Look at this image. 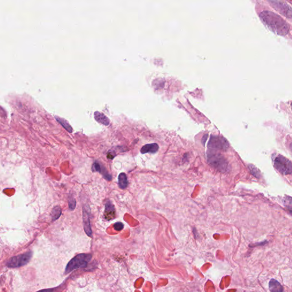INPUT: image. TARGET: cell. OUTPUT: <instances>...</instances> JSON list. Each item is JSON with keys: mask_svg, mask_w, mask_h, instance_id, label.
Wrapping results in <instances>:
<instances>
[{"mask_svg": "<svg viewBox=\"0 0 292 292\" xmlns=\"http://www.w3.org/2000/svg\"><path fill=\"white\" fill-rule=\"evenodd\" d=\"M260 19L269 29L279 35H287L289 30V26L279 15L271 11L265 10L260 14Z\"/></svg>", "mask_w": 292, "mask_h": 292, "instance_id": "obj_1", "label": "cell"}, {"mask_svg": "<svg viewBox=\"0 0 292 292\" xmlns=\"http://www.w3.org/2000/svg\"><path fill=\"white\" fill-rule=\"evenodd\" d=\"M92 256L91 254H79L72 259L65 269V274H68L79 268L86 267L88 263L90 261Z\"/></svg>", "mask_w": 292, "mask_h": 292, "instance_id": "obj_2", "label": "cell"}, {"mask_svg": "<svg viewBox=\"0 0 292 292\" xmlns=\"http://www.w3.org/2000/svg\"><path fill=\"white\" fill-rule=\"evenodd\" d=\"M207 162L212 167L216 169L225 173L228 170V163L222 155L220 153L210 151L207 153Z\"/></svg>", "mask_w": 292, "mask_h": 292, "instance_id": "obj_3", "label": "cell"}, {"mask_svg": "<svg viewBox=\"0 0 292 292\" xmlns=\"http://www.w3.org/2000/svg\"><path fill=\"white\" fill-rule=\"evenodd\" d=\"M274 166L283 175H287L292 173V163L288 159L279 155L274 158Z\"/></svg>", "mask_w": 292, "mask_h": 292, "instance_id": "obj_4", "label": "cell"}, {"mask_svg": "<svg viewBox=\"0 0 292 292\" xmlns=\"http://www.w3.org/2000/svg\"><path fill=\"white\" fill-rule=\"evenodd\" d=\"M32 257V252H29L14 256L10 259L6 263L9 268H18L26 265Z\"/></svg>", "mask_w": 292, "mask_h": 292, "instance_id": "obj_5", "label": "cell"}, {"mask_svg": "<svg viewBox=\"0 0 292 292\" xmlns=\"http://www.w3.org/2000/svg\"><path fill=\"white\" fill-rule=\"evenodd\" d=\"M208 147L209 149H213L226 151L229 148V143L223 137L212 135L208 144Z\"/></svg>", "mask_w": 292, "mask_h": 292, "instance_id": "obj_6", "label": "cell"}, {"mask_svg": "<svg viewBox=\"0 0 292 292\" xmlns=\"http://www.w3.org/2000/svg\"><path fill=\"white\" fill-rule=\"evenodd\" d=\"M269 2L280 14L285 17L292 18V8L287 3L280 1H269Z\"/></svg>", "mask_w": 292, "mask_h": 292, "instance_id": "obj_7", "label": "cell"}, {"mask_svg": "<svg viewBox=\"0 0 292 292\" xmlns=\"http://www.w3.org/2000/svg\"><path fill=\"white\" fill-rule=\"evenodd\" d=\"M90 208L88 205L84 206L83 208V222L84 230L87 235L91 237L92 235V232L91 230V224H90Z\"/></svg>", "mask_w": 292, "mask_h": 292, "instance_id": "obj_8", "label": "cell"}, {"mask_svg": "<svg viewBox=\"0 0 292 292\" xmlns=\"http://www.w3.org/2000/svg\"><path fill=\"white\" fill-rule=\"evenodd\" d=\"M115 216V206L111 203L110 201H108L106 203L104 217L106 220L109 221L114 219Z\"/></svg>", "mask_w": 292, "mask_h": 292, "instance_id": "obj_9", "label": "cell"}, {"mask_svg": "<svg viewBox=\"0 0 292 292\" xmlns=\"http://www.w3.org/2000/svg\"><path fill=\"white\" fill-rule=\"evenodd\" d=\"M269 289L270 292H284V287L276 280L272 278L269 283Z\"/></svg>", "mask_w": 292, "mask_h": 292, "instance_id": "obj_10", "label": "cell"}, {"mask_svg": "<svg viewBox=\"0 0 292 292\" xmlns=\"http://www.w3.org/2000/svg\"><path fill=\"white\" fill-rule=\"evenodd\" d=\"M159 149V146L157 143L147 144L144 145L141 149V153H156Z\"/></svg>", "mask_w": 292, "mask_h": 292, "instance_id": "obj_11", "label": "cell"}, {"mask_svg": "<svg viewBox=\"0 0 292 292\" xmlns=\"http://www.w3.org/2000/svg\"><path fill=\"white\" fill-rule=\"evenodd\" d=\"M94 118L98 122L105 126H108L110 124L109 118L103 114L96 111L94 113Z\"/></svg>", "mask_w": 292, "mask_h": 292, "instance_id": "obj_12", "label": "cell"}, {"mask_svg": "<svg viewBox=\"0 0 292 292\" xmlns=\"http://www.w3.org/2000/svg\"><path fill=\"white\" fill-rule=\"evenodd\" d=\"M118 184L119 187L124 190L128 186V180L127 177L125 173H120L118 176Z\"/></svg>", "mask_w": 292, "mask_h": 292, "instance_id": "obj_13", "label": "cell"}, {"mask_svg": "<svg viewBox=\"0 0 292 292\" xmlns=\"http://www.w3.org/2000/svg\"><path fill=\"white\" fill-rule=\"evenodd\" d=\"M61 213H62V210L59 206H56L54 208H53L51 213L52 220H57L61 215Z\"/></svg>", "mask_w": 292, "mask_h": 292, "instance_id": "obj_14", "label": "cell"}, {"mask_svg": "<svg viewBox=\"0 0 292 292\" xmlns=\"http://www.w3.org/2000/svg\"><path fill=\"white\" fill-rule=\"evenodd\" d=\"M55 118H56V120H57L58 122L62 125L63 127L65 128V129L66 130H67L68 132H69L70 133L72 132V126L69 125V123L67 122L66 120L63 119L62 118H59L57 116H55Z\"/></svg>", "mask_w": 292, "mask_h": 292, "instance_id": "obj_15", "label": "cell"}, {"mask_svg": "<svg viewBox=\"0 0 292 292\" xmlns=\"http://www.w3.org/2000/svg\"><path fill=\"white\" fill-rule=\"evenodd\" d=\"M284 205L287 208L288 211L292 215V198L287 196L284 200Z\"/></svg>", "mask_w": 292, "mask_h": 292, "instance_id": "obj_16", "label": "cell"}, {"mask_svg": "<svg viewBox=\"0 0 292 292\" xmlns=\"http://www.w3.org/2000/svg\"><path fill=\"white\" fill-rule=\"evenodd\" d=\"M250 172L254 176H255L257 178H259L260 177V173L259 171V169L256 167L254 166L252 164H249L248 166Z\"/></svg>", "mask_w": 292, "mask_h": 292, "instance_id": "obj_17", "label": "cell"}, {"mask_svg": "<svg viewBox=\"0 0 292 292\" xmlns=\"http://www.w3.org/2000/svg\"><path fill=\"white\" fill-rule=\"evenodd\" d=\"M76 206V201L72 196L69 197V208L70 211H73Z\"/></svg>", "mask_w": 292, "mask_h": 292, "instance_id": "obj_18", "label": "cell"}, {"mask_svg": "<svg viewBox=\"0 0 292 292\" xmlns=\"http://www.w3.org/2000/svg\"><path fill=\"white\" fill-rule=\"evenodd\" d=\"M103 167V166H102L100 163H98V162H95L92 165V169L94 172H98L101 173Z\"/></svg>", "mask_w": 292, "mask_h": 292, "instance_id": "obj_19", "label": "cell"}, {"mask_svg": "<svg viewBox=\"0 0 292 292\" xmlns=\"http://www.w3.org/2000/svg\"><path fill=\"white\" fill-rule=\"evenodd\" d=\"M124 225L121 222H117L114 224V228L117 231H120L123 229Z\"/></svg>", "mask_w": 292, "mask_h": 292, "instance_id": "obj_20", "label": "cell"}, {"mask_svg": "<svg viewBox=\"0 0 292 292\" xmlns=\"http://www.w3.org/2000/svg\"><path fill=\"white\" fill-rule=\"evenodd\" d=\"M115 153L114 151H110L108 152L107 153V158L109 159H114V157L115 156Z\"/></svg>", "mask_w": 292, "mask_h": 292, "instance_id": "obj_21", "label": "cell"}, {"mask_svg": "<svg viewBox=\"0 0 292 292\" xmlns=\"http://www.w3.org/2000/svg\"><path fill=\"white\" fill-rule=\"evenodd\" d=\"M54 290H55L54 288H53V289H48L41 290H39V291L37 292H53Z\"/></svg>", "mask_w": 292, "mask_h": 292, "instance_id": "obj_22", "label": "cell"}, {"mask_svg": "<svg viewBox=\"0 0 292 292\" xmlns=\"http://www.w3.org/2000/svg\"><path fill=\"white\" fill-rule=\"evenodd\" d=\"M208 138V134H206L203 138V139H202V143L203 145H204L205 143H206V139Z\"/></svg>", "mask_w": 292, "mask_h": 292, "instance_id": "obj_23", "label": "cell"}, {"mask_svg": "<svg viewBox=\"0 0 292 292\" xmlns=\"http://www.w3.org/2000/svg\"><path fill=\"white\" fill-rule=\"evenodd\" d=\"M290 149H291L292 151V143H291V144H290Z\"/></svg>", "mask_w": 292, "mask_h": 292, "instance_id": "obj_24", "label": "cell"}, {"mask_svg": "<svg viewBox=\"0 0 292 292\" xmlns=\"http://www.w3.org/2000/svg\"><path fill=\"white\" fill-rule=\"evenodd\" d=\"M291 107H292V104H291Z\"/></svg>", "mask_w": 292, "mask_h": 292, "instance_id": "obj_25", "label": "cell"}]
</instances>
